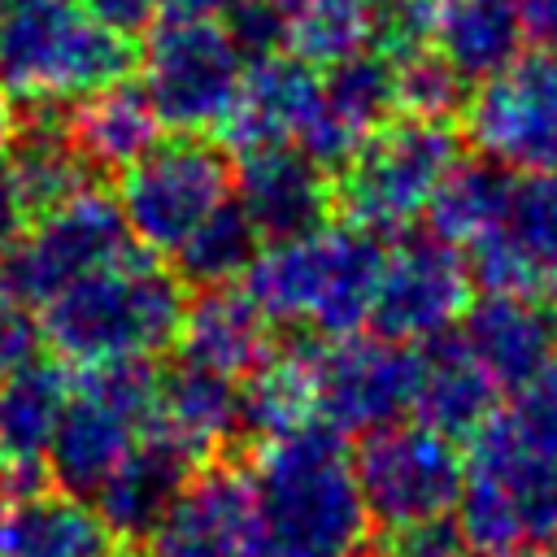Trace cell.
<instances>
[{
	"label": "cell",
	"mask_w": 557,
	"mask_h": 557,
	"mask_svg": "<svg viewBox=\"0 0 557 557\" xmlns=\"http://www.w3.org/2000/svg\"><path fill=\"white\" fill-rule=\"evenodd\" d=\"M248 483L261 557H370V509L339 431L313 418L265 440Z\"/></svg>",
	"instance_id": "obj_1"
},
{
	"label": "cell",
	"mask_w": 557,
	"mask_h": 557,
	"mask_svg": "<svg viewBox=\"0 0 557 557\" xmlns=\"http://www.w3.org/2000/svg\"><path fill=\"white\" fill-rule=\"evenodd\" d=\"M187 296L183 278L152 252L126 257L65 283L39 305L44 348L70 366H100L126 357H157L178 339Z\"/></svg>",
	"instance_id": "obj_2"
},
{
	"label": "cell",
	"mask_w": 557,
	"mask_h": 557,
	"mask_svg": "<svg viewBox=\"0 0 557 557\" xmlns=\"http://www.w3.org/2000/svg\"><path fill=\"white\" fill-rule=\"evenodd\" d=\"M383 239L352 222H322L309 235L261 244L244 292L270 322H305L322 339L361 335L374 313Z\"/></svg>",
	"instance_id": "obj_3"
},
{
	"label": "cell",
	"mask_w": 557,
	"mask_h": 557,
	"mask_svg": "<svg viewBox=\"0 0 557 557\" xmlns=\"http://www.w3.org/2000/svg\"><path fill=\"white\" fill-rule=\"evenodd\" d=\"M157 392L161 370L152 366V357L78 366V374L70 379V400L44 453L52 483L91 500L135 448V440L152 426Z\"/></svg>",
	"instance_id": "obj_4"
},
{
	"label": "cell",
	"mask_w": 557,
	"mask_h": 557,
	"mask_svg": "<svg viewBox=\"0 0 557 557\" xmlns=\"http://www.w3.org/2000/svg\"><path fill=\"white\" fill-rule=\"evenodd\" d=\"M461 135L435 117H396L370 131L339 165L331 196L344 222L370 235H405L431 205L444 174L461 161Z\"/></svg>",
	"instance_id": "obj_5"
},
{
	"label": "cell",
	"mask_w": 557,
	"mask_h": 557,
	"mask_svg": "<svg viewBox=\"0 0 557 557\" xmlns=\"http://www.w3.org/2000/svg\"><path fill=\"white\" fill-rule=\"evenodd\" d=\"M131 61V44L78 0H48L0 26V87L30 104L83 100L126 78Z\"/></svg>",
	"instance_id": "obj_6"
},
{
	"label": "cell",
	"mask_w": 557,
	"mask_h": 557,
	"mask_svg": "<svg viewBox=\"0 0 557 557\" xmlns=\"http://www.w3.org/2000/svg\"><path fill=\"white\" fill-rule=\"evenodd\" d=\"M235 170L222 144L174 135L157 139L139 161L122 170L117 205L131 239L144 252H174L218 205L231 200Z\"/></svg>",
	"instance_id": "obj_7"
},
{
	"label": "cell",
	"mask_w": 557,
	"mask_h": 557,
	"mask_svg": "<svg viewBox=\"0 0 557 557\" xmlns=\"http://www.w3.org/2000/svg\"><path fill=\"white\" fill-rule=\"evenodd\" d=\"M131 248L139 244L131 239L117 196L83 187L70 200L35 213L22 239L0 257V296L35 309L65 283L126 257Z\"/></svg>",
	"instance_id": "obj_8"
},
{
	"label": "cell",
	"mask_w": 557,
	"mask_h": 557,
	"mask_svg": "<svg viewBox=\"0 0 557 557\" xmlns=\"http://www.w3.org/2000/svg\"><path fill=\"white\" fill-rule=\"evenodd\" d=\"M474 152L509 174L557 170V44L522 48L461 104Z\"/></svg>",
	"instance_id": "obj_9"
},
{
	"label": "cell",
	"mask_w": 557,
	"mask_h": 557,
	"mask_svg": "<svg viewBox=\"0 0 557 557\" xmlns=\"http://www.w3.org/2000/svg\"><path fill=\"white\" fill-rule=\"evenodd\" d=\"M248 57L218 22H157L144 48V96L178 135L218 131L239 96Z\"/></svg>",
	"instance_id": "obj_10"
},
{
	"label": "cell",
	"mask_w": 557,
	"mask_h": 557,
	"mask_svg": "<svg viewBox=\"0 0 557 557\" xmlns=\"http://www.w3.org/2000/svg\"><path fill=\"white\" fill-rule=\"evenodd\" d=\"M352 474L370 522L387 531L448 513L466 483V457L457 440L422 422H392L361 435L352 453Z\"/></svg>",
	"instance_id": "obj_11"
},
{
	"label": "cell",
	"mask_w": 557,
	"mask_h": 557,
	"mask_svg": "<svg viewBox=\"0 0 557 557\" xmlns=\"http://www.w3.org/2000/svg\"><path fill=\"white\" fill-rule=\"evenodd\" d=\"M418 348L383 335H344L313 344V418L339 435H370L405 413L418 396Z\"/></svg>",
	"instance_id": "obj_12"
},
{
	"label": "cell",
	"mask_w": 557,
	"mask_h": 557,
	"mask_svg": "<svg viewBox=\"0 0 557 557\" xmlns=\"http://www.w3.org/2000/svg\"><path fill=\"white\" fill-rule=\"evenodd\" d=\"M470 305L466 257L435 235H405L383 257L370 326L396 344H426L448 335Z\"/></svg>",
	"instance_id": "obj_13"
},
{
	"label": "cell",
	"mask_w": 557,
	"mask_h": 557,
	"mask_svg": "<svg viewBox=\"0 0 557 557\" xmlns=\"http://www.w3.org/2000/svg\"><path fill=\"white\" fill-rule=\"evenodd\" d=\"M461 252L470 283H483V292L557 305V170L518 174L505 222Z\"/></svg>",
	"instance_id": "obj_14"
},
{
	"label": "cell",
	"mask_w": 557,
	"mask_h": 557,
	"mask_svg": "<svg viewBox=\"0 0 557 557\" xmlns=\"http://www.w3.org/2000/svg\"><path fill=\"white\" fill-rule=\"evenodd\" d=\"M139 557H261L252 483L235 466L196 470L139 535Z\"/></svg>",
	"instance_id": "obj_15"
},
{
	"label": "cell",
	"mask_w": 557,
	"mask_h": 557,
	"mask_svg": "<svg viewBox=\"0 0 557 557\" xmlns=\"http://www.w3.org/2000/svg\"><path fill=\"white\" fill-rule=\"evenodd\" d=\"M396 109V78L387 52H352L326 70H318V100L296 131V148L313 157L322 170H339L352 148L387 122Z\"/></svg>",
	"instance_id": "obj_16"
},
{
	"label": "cell",
	"mask_w": 557,
	"mask_h": 557,
	"mask_svg": "<svg viewBox=\"0 0 557 557\" xmlns=\"http://www.w3.org/2000/svg\"><path fill=\"white\" fill-rule=\"evenodd\" d=\"M235 205L257 226L261 244L309 235V231H318L326 222V213L335 205L331 170H322L296 144H274V148L239 152Z\"/></svg>",
	"instance_id": "obj_17"
},
{
	"label": "cell",
	"mask_w": 557,
	"mask_h": 557,
	"mask_svg": "<svg viewBox=\"0 0 557 557\" xmlns=\"http://www.w3.org/2000/svg\"><path fill=\"white\" fill-rule=\"evenodd\" d=\"M0 557H122V535L87 496L9 483L0 500Z\"/></svg>",
	"instance_id": "obj_18"
},
{
	"label": "cell",
	"mask_w": 557,
	"mask_h": 557,
	"mask_svg": "<svg viewBox=\"0 0 557 557\" xmlns=\"http://www.w3.org/2000/svg\"><path fill=\"white\" fill-rule=\"evenodd\" d=\"M457 339L492 374L496 387H527L548 361H557V305L535 296L483 292L466 305Z\"/></svg>",
	"instance_id": "obj_19"
},
{
	"label": "cell",
	"mask_w": 557,
	"mask_h": 557,
	"mask_svg": "<svg viewBox=\"0 0 557 557\" xmlns=\"http://www.w3.org/2000/svg\"><path fill=\"white\" fill-rule=\"evenodd\" d=\"M318 100V70L305 65L292 52H265L252 57L239 83V96L226 113V122L218 126L222 148L252 152V148H274V144H292L296 131L305 126L309 109Z\"/></svg>",
	"instance_id": "obj_20"
},
{
	"label": "cell",
	"mask_w": 557,
	"mask_h": 557,
	"mask_svg": "<svg viewBox=\"0 0 557 557\" xmlns=\"http://www.w3.org/2000/svg\"><path fill=\"white\" fill-rule=\"evenodd\" d=\"M466 444V470L505 487L522 518V535L540 544L557 540V448L527 440L505 409H496Z\"/></svg>",
	"instance_id": "obj_21"
},
{
	"label": "cell",
	"mask_w": 557,
	"mask_h": 557,
	"mask_svg": "<svg viewBox=\"0 0 557 557\" xmlns=\"http://www.w3.org/2000/svg\"><path fill=\"white\" fill-rule=\"evenodd\" d=\"M270 318L257 309V300L244 292V283L200 287L178 322V361L218 370L226 379H244L274 352Z\"/></svg>",
	"instance_id": "obj_22"
},
{
	"label": "cell",
	"mask_w": 557,
	"mask_h": 557,
	"mask_svg": "<svg viewBox=\"0 0 557 557\" xmlns=\"http://www.w3.org/2000/svg\"><path fill=\"white\" fill-rule=\"evenodd\" d=\"M196 470H200V457L196 453H187L165 431L148 426L135 440V448L122 457V466L100 483V492L91 496V505L100 509V518L122 540H139L170 509V500L191 483Z\"/></svg>",
	"instance_id": "obj_23"
},
{
	"label": "cell",
	"mask_w": 557,
	"mask_h": 557,
	"mask_svg": "<svg viewBox=\"0 0 557 557\" xmlns=\"http://www.w3.org/2000/svg\"><path fill=\"white\" fill-rule=\"evenodd\" d=\"M418 396L413 413L422 426L448 435V440H470L492 413H496V383L492 374L474 361V352L448 331L435 335L418 348Z\"/></svg>",
	"instance_id": "obj_24"
},
{
	"label": "cell",
	"mask_w": 557,
	"mask_h": 557,
	"mask_svg": "<svg viewBox=\"0 0 557 557\" xmlns=\"http://www.w3.org/2000/svg\"><path fill=\"white\" fill-rule=\"evenodd\" d=\"M152 426L205 461L231 435H239V379H226L191 361L161 370Z\"/></svg>",
	"instance_id": "obj_25"
},
{
	"label": "cell",
	"mask_w": 557,
	"mask_h": 557,
	"mask_svg": "<svg viewBox=\"0 0 557 557\" xmlns=\"http://www.w3.org/2000/svg\"><path fill=\"white\" fill-rule=\"evenodd\" d=\"M65 131L91 170H117V174L161 139V122H157L144 87L131 78H117V83L74 100Z\"/></svg>",
	"instance_id": "obj_26"
},
{
	"label": "cell",
	"mask_w": 557,
	"mask_h": 557,
	"mask_svg": "<svg viewBox=\"0 0 557 557\" xmlns=\"http://www.w3.org/2000/svg\"><path fill=\"white\" fill-rule=\"evenodd\" d=\"M70 400V374L61 361L35 357L0 374V453L13 474H35L48 440Z\"/></svg>",
	"instance_id": "obj_27"
},
{
	"label": "cell",
	"mask_w": 557,
	"mask_h": 557,
	"mask_svg": "<svg viewBox=\"0 0 557 557\" xmlns=\"http://www.w3.org/2000/svg\"><path fill=\"white\" fill-rule=\"evenodd\" d=\"M305 422H313V344L274 348L239 383V431L265 444Z\"/></svg>",
	"instance_id": "obj_28"
},
{
	"label": "cell",
	"mask_w": 557,
	"mask_h": 557,
	"mask_svg": "<svg viewBox=\"0 0 557 557\" xmlns=\"http://www.w3.org/2000/svg\"><path fill=\"white\" fill-rule=\"evenodd\" d=\"M513 178L505 165H492V161H457L444 183L435 187L431 205H426V222H431V235L453 244L457 252L470 248L474 239L492 235L505 213H509V196H513Z\"/></svg>",
	"instance_id": "obj_29"
},
{
	"label": "cell",
	"mask_w": 557,
	"mask_h": 557,
	"mask_svg": "<svg viewBox=\"0 0 557 557\" xmlns=\"http://www.w3.org/2000/svg\"><path fill=\"white\" fill-rule=\"evenodd\" d=\"M431 48L461 78H487L522 52V22L509 0H448Z\"/></svg>",
	"instance_id": "obj_30"
},
{
	"label": "cell",
	"mask_w": 557,
	"mask_h": 557,
	"mask_svg": "<svg viewBox=\"0 0 557 557\" xmlns=\"http://www.w3.org/2000/svg\"><path fill=\"white\" fill-rule=\"evenodd\" d=\"M4 170L26 205V213H44L61 200H70L74 191L87 187V161L78 157L74 139L65 126H52V122H35V126H17L9 152H4Z\"/></svg>",
	"instance_id": "obj_31"
},
{
	"label": "cell",
	"mask_w": 557,
	"mask_h": 557,
	"mask_svg": "<svg viewBox=\"0 0 557 557\" xmlns=\"http://www.w3.org/2000/svg\"><path fill=\"white\" fill-rule=\"evenodd\" d=\"M261 252V235L248 222V213L226 200L218 205L170 257H174V274L191 287H222L248 274L252 257Z\"/></svg>",
	"instance_id": "obj_32"
},
{
	"label": "cell",
	"mask_w": 557,
	"mask_h": 557,
	"mask_svg": "<svg viewBox=\"0 0 557 557\" xmlns=\"http://www.w3.org/2000/svg\"><path fill=\"white\" fill-rule=\"evenodd\" d=\"M374 39V13H361L339 0H309L296 17H287L283 52L300 57L313 70H326L352 52H366Z\"/></svg>",
	"instance_id": "obj_33"
},
{
	"label": "cell",
	"mask_w": 557,
	"mask_h": 557,
	"mask_svg": "<svg viewBox=\"0 0 557 557\" xmlns=\"http://www.w3.org/2000/svg\"><path fill=\"white\" fill-rule=\"evenodd\" d=\"M387 61H392V78H396V109H405L409 117L448 122V113H457L466 104V78L431 44L392 52Z\"/></svg>",
	"instance_id": "obj_34"
},
{
	"label": "cell",
	"mask_w": 557,
	"mask_h": 557,
	"mask_svg": "<svg viewBox=\"0 0 557 557\" xmlns=\"http://www.w3.org/2000/svg\"><path fill=\"white\" fill-rule=\"evenodd\" d=\"M453 509H457V531H461V540H466L470 553L500 557V553L527 544L522 518H518L513 500H509L505 487L492 483L487 474L466 470V483H461V496H457Z\"/></svg>",
	"instance_id": "obj_35"
},
{
	"label": "cell",
	"mask_w": 557,
	"mask_h": 557,
	"mask_svg": "<svg viewBox=\"0 0 557 557\" xmlns=\"http://www.w3.org/2000/svg\"><path fill=\"white\" fill-rule=\"evenodd\" d=\"M466 540L457 531V518H422L405 527H387L379 540V557H466Z\"/></svg>",
	"instance_id": "obj_36"
},
{
	"label": "cell",
	"mask_w": 557,
	"mask_h": 557,
	"mask_svg": "<svg viewBox=\"0 0 557 557\" xmlns=\"http://www.w3.org/2000/svg\"><path fill=\"white\" fill-rule=\"evenodd\" d=\"M505 413L527 440H535L544 448H557V361H548L527 387H518L513 405Z\"/></svg>",
	"instance_id": "obj_37"
},
{
	"label": "cell",
	"mask_w": 557,
	"mask_h": 557,
	"mask_svg": "<svg viewBox=\"0 0 557 557\" xmlns=\"http://www.w3.org/2000/svg\"><path fill=\"white\" fill-rule=\"evenodd\" d=\"M44 357V326L39 313L22 300L0 296V374Z\"/></svg>",
	"instance_id": "obj_38"
},
{
	"label": "cell",
	"mask_w": 557,
	"mask_h": 557,
	"mask_svg": "<svg viewBox=\"0 0 557 557\" xmlns=\"http://www.w3.org/2000/svg\"><path fill=\"white\" fill-rule=\"evenodd\" d=\"M78 4H83L100 26L117 30L122 39H131V35H139V30H152L161 0H78Z\"/></svg>",
	"instance_id": "obj_39"
},
{
	"label": "cell",
	"mask_w": 557,
	"mask_h": 557,
	"mask_svg": "<svg viewBox=\"0 0 557 557\" xmlns=\"http://www.w3.org/2000/svg\"><path fill=\"white\" fill-rule=\"evenodd\" d=\"M26 226H30V213H26V205H22V196H17L13 178H9V170H4V161H0V257L22 239Z\"/></svg>",
	"instance_id": "obj_40"
},
{
	"label": "cell",
	"mask_w": 557,
	"mask_h": 557,
	"mask_svg": "<svg viewBox=\"0 0 557 557\" xmlns=\"http://www.w3.org/2000/svg\"><path fill=\"white\" fill-rule=\"evenodd\" d=\"M522 35H531L535 44H557V0H509Z\"/></svg>",
	"instance_id": "obj_41"
},
{
	"label": "cell",
	"mask_w": 557,
	"mask_h": 557,
	"mask_svg": "<svg viewBox=\"0 0 557 557\" xmlns=\"http://www.w3.org/2000/svg\"><path fill=\"white\" fill-rule=\"evenodd\" d=\"M235 0H161L157 22H218Z\"/></svg>",
	"instance_id": "obj_42"
},
{
	"label": "cell",
	"mask_w": 557,
	"mask_h": 557,
	"mask_svg": "<svg viewBox=\"0 0 557 557\" xmlns=\"http://www.w3.org/2000/svg\"><path fill=\"white\" fill-rule=\"evenodd\" d=\"M13 135H17V122H13V109H9V100L0 96V161H4L9 144H13Z\"/></svg>",
	"instance_id": "obj_43"
},
{
	"label": "cell",
	"mask_w": 557,
	"mask_h": 557,
	"mask_svg": "<svg viewBox=\"0 0 557 557\" xmlns=\"http://www.w3.org/2000/svg\"><path fill=\"white\" fill-rule=\"evenodd\" d=\"M39 4H48V0H0V26H4L9 17H22V13L39 9Z\"/></svg>",
	"instance_id": "obj_44"
},
{
	"label": "cell",
	"mask_w": 557,
	"mask_h": 557,
	"mask_svg": "<svg viewBox=\"0 0 557 557\" xmlns=\"http://www.w3.org/2000/svg\"><path fill=\"white\" fill-rule=\"evenodd\" d=\"M252 4H261V9H270V13H278V17H296L309 0H252Z\"/></svg>",
	"instance_id": "obj_45"
},
{
	"label": "cell",
	"mask_w": 557,
	"mask_h": 557,
	"mask_svg": "<svg viewBox=\"0 0 557 557\" xmlns=\"http://www.w3.org/2000/svg\"><path fill=\"white\" fill-rule=\"evenodd\" d=\"M339 4H352V9H361V13H374V9H383L387 0H339Z\"/></svg>",
	"instance_id": "obj_46"
},
{
	"label": "cell",
	"mask_w": 557,
	"mask_h": 557,
	"mask_svg": "<svg viewBox=\"0 0 557 557\" xmlns=\"http://www.w3.org/2000/svg\"><path fill=\"white\" fill-rule=\"evenodd\" d=\"M500 557H548V553H535V548L522 544V548H509V553H500Z\"/></svg>",
	"instance_id": "obj_47"
},
{
	"label": "cell",
	"mask_w": 557,
	"mask_h": 557,
	"mask_svg": "<svg viewBox=\"0 0 557 557\" xmlns=\"http://www.w3.org/2000/svg\"><path fill=\"white\" fill-rule=\"evenodd\" d=\"M4 479H9V461H4V453H0V487H4Z\"/></svg>",
	"instance_id": "obj_48"
},
{
	"label": "cell",
	"mask_w": 557,
	"mask_h": 557,
	"mask_svg": "<svg viewBox=\"0 0 557 557\" xmlns=\"http://www.w3.org/2000/svg\"><path fill=\"white\" fill-rule=\"evenodd\" d=\"M553 557H557V540H553Z\"/></svg>",
	"instance_id": "obj_49"
}]
</instances>
